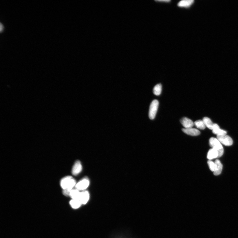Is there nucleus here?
<instances>
[{"instance_id":"1","label":"nucleus","mask_w":238,"mask_h":238,"mask_svg":"<svg viewBox=\"0 0 238 238\" xmlns=\"http://www.w3.org/2000/svg\"><path fill=\"white\" fill-rule=\"evenodd\" d=\"M76 181L72 176H67L63 178L61 181L60 186L63 190L71 191L76 185Z\"/></svg>"},{"instance_id":"2","label":"nucleus","mask_w":238,"mask_h":238,"mask_svg":"<svg viewBox=\"0 0 238 238\" xmlns=\"http://www.w3.org/2000/svg\"><path fill=\"white\" fill-rule=\"evenodd\" d=\"M209 145L218 151L219 154V158L221 157L224 153L223 147L219 140L217 138L212 137L209 140Z\"/></svg>"},{"instance_id":"3","label":"nucleus","mask_w":238,"mask_h":238,"mask_svg":"<svg viewBox=\"0 0 238 238\" xmlns=\"http://www.w3.org/2000/svg\"><path fill=\"white\" fill-rule=\"evenodd\" d=\"M158 105L159 102L157 100H154L151 103L150 105L149 114V117L151 120H153L155 118Z\"/></svg>"},{"instance_id":"4","label":"nucleus","mask_w":238,"mask_h":238,"mask_svg":"<svg viewBox=\"0 0 238 238\" xmlns=\"http://www.w3.org/2000/svg\"><path fill=\"white\" fill-rule=\"evenodd\" d=\"M217 139L219 141L226 146H231L233 144L232 139L226 134L222 135H217Z\"/></svg>"},{"instance_id":"5","label":"nucleus","mask_w":238,"mask_h":238,"mask_svg":"<svg viewBox=\"0 0 238 238\" xmlns=\"http://www.w3.org/2000/svg\"><path fill=\"white\" fill-rule=\"evenodd\" d=\"M90 182L87 178H85L80 181L76 185L77 189L78 190H85L89 187Z\"/></svg>"},{"instance_id":"6","label":"nucleus","mask_w":238,"mask_h":238,"mask_svg":"<svg viewBox=\"0 0 238 238\" xmlns=\"http://www.w3.org/2000/svg\"><path fill=\"white\" fill-rule=\"evenodd\" d=\"M90 195L89 191H84L80 192L78 200L82 205H85L87 204Z\"/></svg>"},{"instance_id":"7","label":"nucleus","mask_w":238,"mask_h":238,"mask_svg":"<svg viewBox=\"0 0 238 238\" xmlns=\"http://www.w3.org/2000/svg\"><path fill=\"white\" fill-rule=\"evenodd\" d=\"M82 165L79 160H77L74 163L72 170V173L74 175H77L82 170Z\"/></svg>"},{"instance_id":"8","label":"nucleus","mask_w":238,"mask_h":238,"mask_svg":"<svg viewBox=\"0 0 238 238\" xmlns=\"http://www.w3.org/2000/svg\"><path fill=\"white\" fill-rule=\"evenodd\" d=\"M181 123L185 128H192L194 125L192 121L189 118L184 117L182 118L180 120Z\"/></svg>"},{"instance_id":"9","label":"nucleus","mask_w":238,"mask_h":238,"mask_svg":"<svg viewBox=\"0 0 238 238\" xmlns=\"http://www.w3.org/2000/svg\"><path fill=\"white\" fill-rule=\"evenodd\" d=\"M182 131L184 133L189 135L197 136L200 134V132L197 129L191 128H183Z\"/></svg>"},{"instance_id":"10","label":"nucleus","mask_w":238,"mask_h":238,"mask_svg":"<svg viewBox=\"0 0 238 238\" xmlns=\"http://www.w3.org/2000/svg\"><path fill=\"white\" fill-rule=\"evenodd\" d=\"M215 167L214 172V174L216 176L219 175L221 173L222 169V165L220 161L216 160L215 162Z\"/></svg>"},{"instance_id":"11","label":"nucleus","mask_w":238,"mask_h":238,"mask_svg":"<svg viewBox=\"0 0 238 238\" xmlns=\"http://www.w3.org/2000/svg\"><path fill=\"white\" fill-rule=\"evenodd\" d=\"M193 3V0H183L180 1L178 4V6L180 7L188 8L190 7Z\"/></svg>"},{"instance_id":"12","label":"nucleus","mask_w":238,"mask_h":238,"mask_svg":"<svg viewBox=\"0 0 238 238\" xmlns=\"http://www.w3.org/2000/svg\"><path fill=\"white\" fill-rule=\"evenodd\" d=\"M212 132L214 134H216L217 136L225 135L227 133L226 131L220 129L219 125L215 123L214 125Z\"/></svg>"},{"instance_id":"13","label":"nucleus","mask_w":238,"mask_h":238,"mask_svg":"<svg viewBox=\"0 0 238 238\" xmlns=\"http://www.w3.org/2000/svg\"><path fill=\"white\" fill-rule=\"evenodd\" d=\"M217 158H219V154L217 151L213 149L209 150L207 155V158L209 160H211Z\"/></svg>"},{"instance_id":"14","label":"nucleus","mask_w":238,"mask_h":238,"mask_svg":"<svg viewBox=\"0 0 238 238\" xmlns=\"http://www.w3.org/2000/svg\"><path fill=\"white\" fill-rule=\"evenodd\" d=\"M80 193V192L78 189H72L70 191V196L73 199L78 200Z\"/></svg>"},{"instance_id":"15","label":"nucleus","mask_w":238,"mask_h":238,"mask_svg":"<svg viewBox=\"0 0 238 238\" xmlns=\"http://www.w3.org/2000/svg\"><path fill=\"white\" fill-rule=\"evenodd\" d=\"M70 203L72 208L74 209L79 208L82 205L79 200L78 199H72L70 200Z\"/></svg>"},{"instance_id":"16","label":"nucleus","mask_w":238,"mask_h":238,"mask_svg":"<svg viewBox=\"0 0 238 238\" xmlns=\"http://www.w3.org/2000/svg\"><path fill=\"white\" fill-rule=\"evenodd\" d=\"M206 126L209 129L212 130L213 129L214 123H213L210 119L208 117H204L203 119Z\"/></svg>"},{"instance_id":"17","label":"nucleus","mask_w":238,"mask_h":238,"mask_svg":"<svg viewBox=\"0 0 238 238\" xmlns=\"http://www.w3.org/2000/svg\"><path fill=\"white\" fill-rule=\"evenodd\" d=\"M162 91V85L158 84L154 87L153 89V93L156 96L160 95Z\"/></svg>"},{"instance_id":"18","label":"nucleus","mask_w":238,"mask_h":238,"mask_svg":"<svg viewBox=\"0 0 238 238\" xmlns=\"http://www.w3.org/2000/svg\"><path fill=\"white\" fill-rule=\"evenodd\" d=\"M194 124L198 128L201 130L204 129L206 127L203 120H199L195 121Z\"/></svg>"},{"instance_id":"19","label":"nucleus","mask_w":238,"mask_h":238,"mask_svg":"<svg viewBox=\"0 0 238 238\" xmlns=\"http://www.w3.org/2000/svg\"><path fill=\"white\" fill-rule=\"evenodd\" d=\"M208 163L210 170L213 172H214L215 167V162L212 161L211 160H209Z\"/></svg>"},{"instance_id":"20","label":"nucleus","mask_w":238,"mask_h":238,"mask_svg":"<svg viewBox=\"0 0 238 238\" xmlns=\"http://www.w3.org/2000/svg\"><path fill=\"white\" fill-rule=\"evenodd\" d=\"M158 1V2H166V3H169L170 1H168V0H167V1H166V0H165V1Z\"/></svg>"},{"instance_id":"21","label":"nucleus","mask_w":238,"mask_h":238,"mask_svg":"<svg viewBox=\"0 0 238 238\" xmlns=\"http://www.w3.org/2000/svg\"><path fill=\"white\" fill-rule=\"evenodd\" d=\"M3 28H4V27H3V25H2V24L1 23V32L2 31H3Z\"/></svg>"}]
</instances>
